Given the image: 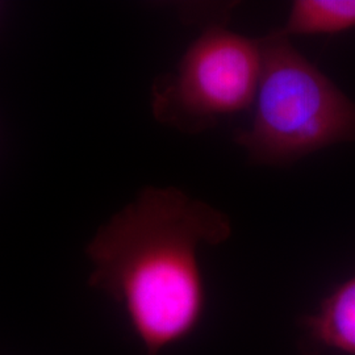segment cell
Instances as JSON below:
<instances>
[{
  "label": "cell",
  "instance_id": "obj_3",
  "mask_svg": "<svg viewBox=\"0 0 355 355\" xmlns=\"http://www.w3.org/2000/svg\"><path fill=\"white\" fill-rule=\"evenodd\" d=\"M262 73L259 38L208 26L174 71L152 89V112L166 127L198 133L253 107Z\"/></svg>",
  "mask_w": 355,
  "mask_h": 355
},
{
  "label": "cell",
  "instance_id": "obj_2",
  "mask_svg": "<svg viewBox=\"0 0 355 355\" xmlns=\"http://www.w3.org/2000/svg\"><path fill=\"white\" fill-rule=\"evenodd\" d=\"M261 40L262 73L250 127L234 141L254 164L290 165L355 141V102L279 29Z\"/></svg>",
  "mask_w": 355,
  "mask_h": 355
},
{
  "label": "cell",
  "instance_id": "obj_1",
  "mask_svg": "<svg viewBox=\"0 0 355 355\" xmlns=\"http://www.w3.org/2000/svg\"><path fill=\"white\" fill-rule=\"evenodd\" d=\"M230 236L215 207L175 187H146L87 245L89 286L123 305L145 355H162L203 318L199 248Z\"/></svg>",
  "mask_w": 355,
  "mask_h": 355
},
{
  "label": "cell",
  "instance_id": "obj_4",
  "mask_svg": "<svg viewBox=\"0 0 355 355\" xmlns=\"http://www.w3.org/2000/svg\"><path fill=\"white\" fill-rule=\"evenodd\" d=\"M305 327L312 341L355 355V277L328 296Z\"/></svg>",
  "mask_w": 355,
  "mask_h": 355
},
{
  "label": "cell",
  "instance_id": "obj_5",
  "mask_svg": "<svg viewBox=\"0 0 355 355\" xmlns=\"http://www.w3.org/2000/svg\"><path fill=\"white\" fill-rule=\"evenodd\" d=\"M355 28V0H296L279 31L287 37L333 35Z\"/></svg>",
  "mask_w": 355,
  "mask_h": 355
}]
</instances>
